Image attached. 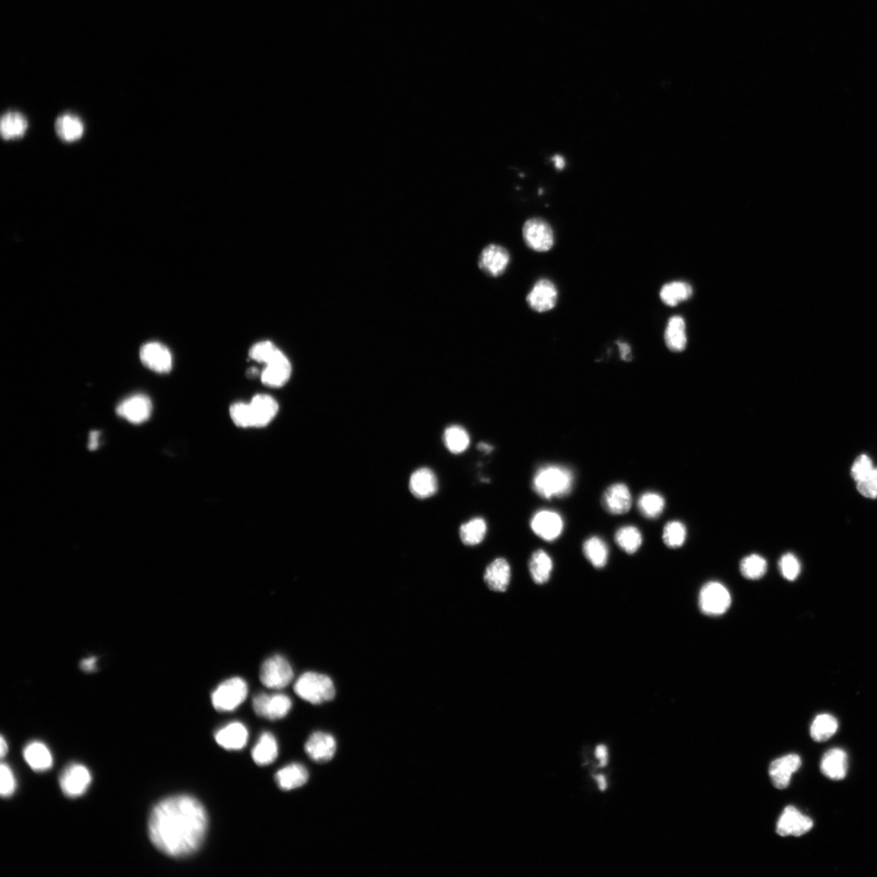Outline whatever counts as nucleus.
Wrapping results in <instances>:
<instances>
[{
    "label": "nucleus",
    "instance_id": "nucleus-53",
    "mask_svg": "<svg viewBox=\"0 0 877 877\" xmlns=\"http://www.w3.org/2000/svg\"><path fill=\"white\" fill-rule=\"evenodd\" d=\"M478 449L483 452L485 454H490L491 452L493 450V447L488 444L481 442L478 445Z\"/></svg>",
    "mask_w": 877,
    "mask_h": 877
},
{
    "label": "nucleus",
    "instance_id": "nucleus-27",
    "mask_svg": "<svg viewBox=\"0 0 877 877\" xmlns=\"http://www.w3.org/2000/svg\"><path fill=\"white\" fill-rule=\"evenodd\" d=\"M278 757V744L273 733L265 732L252 750V758L258 766L275 762Z\"/></svg>",
    "mask_w": 877,
    "mask_h": 877
},
{
    "label": "nucleus",
    "instance_id": "nucleus-4",
    "mask_svg": "<svg viewBox=\"0 0 877 877\" xmlns=\"http://www.w3.org/2000/svg\"><path fill=\"white\" fill-rule=\"evenodd\" d=\"M247 694L246 682L240 677H233L220 684L212 694V702L219 711H231L245 701Z\"/></svg>",
    "mask_w": 877,
    "mask_h": 877
},
{
    "label": "nucleus",
    "instance_id": "nucleus-26",
    "mask_svg": "<svg viewBox=\"0 0 877 877\" xmlns=\"http://www.w3.org/2000/svg\"><path fill=\"white\" fill-rule=\"evenodd\" d=\"M23 755L26 763L33 770L45 772L52 768L53 758L51 752L40 742H33L24 749Z\"/></svg>",
    "mask_w": 877,
    "mask_h": 877
},
{
    "label": "nucleus",
    "instance_id": "nucleus-31",
    "mask_svg": "<svg viewBox=\"0 0 877 877\" xmlns=\"http://www.w3.org/2000/svg\"><path fill=\"white\" fill-rule=\"evenodd\" d=\"M529 570L534 583L544 584L549 580L553 571V561L545 551L537 550L529 560Z\"/></svg>",
    "mask_w": 877,
    "mask_h": 877
},
{
    "label": "nucleus",
    "instance_id": "nucleus-28",
    "mask_svg": "<svg viewBox=\"0 0 877 877\" xmlns=\"http://www.w3.org/2000/svg\"><path fill=\"white\" fill-rule=\"evenodd\" d=\"M55 129L60 139L73 142L81 139L84 134V125L81 120L73 114L66 113L57 118Z\"/></svg>",
    "mask_w": 877,
    "mask_h": 877
},
{
    "label": "nucleus",
    "instance_id": "nucleus-35",
    "mask_svg": "<svg viewBox=\"0 0 877 877\" xmlns=\"http://www.w3.org/2000/svg\"><path fill=\"white\" fill-rule=\"evenodd\" d=\"M692 294V286L681 281L664 285L660 292L662 302L671 306H677L678 303L688 300Z\"/></svg>",
    "mask_w": 877,
    "mask_h": 877
},
{
    "label": "nucleus",
    "instance_id": "nucleus-40",
    "mask_svg": "<svg viewBox=\"0 0 877 877\" xmlns=\"http://www.w3.org/2000/svg\"><path fill=\"white\" fill-rule=\"evenodd\" d=\"M687 529L680 522L672 521L666 524L663 532L664 543L669 548H680L685 543Z\"/></svg>",
    "mask_w": 877,
    "mask_h": 877
},
{
    "label": "nucleus",
    "instance_id": "nucleus-41",
    "mask_svg": "<svg viewBox=\"0 0 877 877\" xmlns=\"http://www.w3.org/2000/svg\"><path fill=\"white\" fill-rule=\"evenodd\" d=\"M280 350L273 342L264 340L253 345L250 350L251 360L259 363H268L277 356Z\"/></svg>",
    "mask_w": 877,
    "mask_h": 877
},
{
    "label": "nucleus",
    "instance_id": "nucleus-44",
    "mask_svg": "<svg viewBox=\"0 0 877 877\" xmlns=\"http://www.w3.org/2000/svg\"><path fill=\"white\" fill-rule=\"evenodd\" d=\"M16 779L12 769L7 764L0 766V793L4 798L12 796L16 790Z\"/></svg>",
    "mask_w": 877,
    "mask_h": 877
},
{
    "label": "nucleus",
    "instance_id": "nucleus-42",
    "mask_svg": "<svg viewBox=\"0 0 877 877\" xmlns=\"http://www.w3.org/2000/svg\"><path fill=\"white\" fill-rule=\"evenodd\" d=\"M231 420L237 427L247 428H253L252 412L250 403L237 402L230 407Z\"/></svg>",
    "mask_w": 877,
    "mask_h": 877
},
{
    "label": "nucleus",
    "instance_id": "nucleus-36",
    "mask_svg": "<svg viewBox=\"0 0 877 877\" xmlns=\"http://www.w3.org/2000/svg\"><path fill=\"white\" fill-rule=\"evenodd\" d=\"M838 723L835 717L830 714H821L815 717L810 726V736L815 742H825L837 731Z\"/></svg>",
    "mask_w": 877,
    "mask_h": 877
},
{
    "label": "nucleus",
    "instance_id": "nucleus-43",
    "mask_svg": "<svg viewBox=\"0 0 877 877\" xmlns=\"http://www.w3.org/2000/svg\"><path fill=\"white\" fill-rule=\"evenodd\" d=\"M779 568L783 577L789 581H793L801 573V563L797 557L791 554L781 556Z\"/></svg>",
    "mask_w": 877,
    "mask_h": 877
},
{
    "label": "nucleus",
    "instance_id": "nucleus-13",
    "mask_svg": "<svg viewBox=\"0 0 877 877\" xmlns=\"http://www.w3.org/2000/svg\"><path fill=\"white\" fill-rule=\"evenodd\" d=\"M813 827L812 819L803 815L796 808L789 806L783 810L777 822L776 834L781 837H801L806 835Z\"/></svg>",
    "mask_w": 877,
    "mask_h": 877
},
{
    "label": "nucleus",
    "instance_id": "nucleus-47",
    "mask_svg": "<svg viewBox=\"0 0 877 877\" xmlns=\"http://www.w3.org/2000/svg\"><path fill=\"white\" fill-rule=\"evenodd\" d=\"M617 344L619 345V347L621 360L626 362H630L632 357L631 347L626 343V342H621L619 340L617 341Z\"/></svg>",
    "mask_w": 877,
    "mask_h": 877
},
{
    "label": "nucleus",
    "instance_id": "nucleus-21",
    "mask_svg": "<svg viewBox=\"0 0 877 877\" xmlns=\"http://www.w3.org/2000/svg\"><path fill=\"white\" fill-rule=\"evenodd\" d=\"M246 727L240 722H234L216 733L214 738L219 745L228 751L243 749L248 741Z\"/></svg>",
    "mask_w": 877,
    "mask_h": 877
},
{
    "label": "nucleus",
    "instance_id": "nucleus-46",
    "mask_svg": "<svg viewBox=\"0 0 877 877\" xmlns=\"http://www.w3.org/2000/svg\"><path fill=\"white\" fill-rule=\"evenodd\" d=\"M858 490L866 498H877V468L873 469V471L864 481L858 483Z\"/></svg>",
    "mask_w": 877,
    "mask_h": 877
},
{
    "label": "nucleus",
    "instance_id": "nucleus-33",
    "mask_svg": "<svg viewBox=\"0 0 877 877\" xmlns=\"http://www.w3.org/2000/svg\"><path fill=\"white\" fill-rule=\"evenodd\" d=\"M583 553L594 567L603 568L609 558V549L603 539L597 537L590 538L584 543Z\"/></svg>",
    "mask_w": 877,
    "mask_h": 877
},
{
    "label": "nucleus",
    "instance_id": "nucleus-50",
    "mask_svg": "<svg viewBox=\"0 0 877 877\" xmlns=\"http://www.w3.org/2000/svg\"><path fill=\"white\" fill-rule=\"evenodd\" d=\"M553 159V161L554 162V164H555V167L557 169L562 170L565 168L566 166L565 159L562 157L561 156H560V154H556V156H554L553 159Z\"/></svg>",
    "mask_w": 877,
    "mask_h": 877
},
{
    "label": "nucleus",
    "instance_id": "nucleus-2",
    "mask_svg": "<svg viewBox=\"0 0 877 877\" xmlns=\"http://www.w3.org/2000/svg\"><path fill=\"white\" fill-rule=\"evenodd\" d=\"M532 483L534 492L544 499L563 498L571 492L573 474L564 466L547 465L538 469Z\"/></svg>",
    "mask_w": 877,
    "mask_h": 877
},
{
    "label": "nucleus",
    "instance_id": "nucleus-38",
    "mask_svg": "<svg viewBox=\"0 0 877 877\" xmlns=\"http://www.w3.org/2000/svg\"><path fill=\"white\" fill-rule=\"evenodd\" d=\"M665 505L663 496L656 493H645L638 500V508L648 518H655L661 515Z\"/></svg>",
    "mask_w": 877,
    "mask_h": 877
},
{
    "label": "nucleus",
    "instance_id": "nucleus-37",
    "mask_svg": "<svg viewBox=\"0 0 877 877\" xmlns=\"http://www.w3.org/2000/svg\"><path fill=\"white\" fill-rule=\"evenodd\" d=\"M615 541L626 553H636L643 543V537L639 529L633 526L621 527L615 534Z\"/></svg>",
    "mask_w": 877,
    "mask_h": 877
},
{
    "label": "nucleus",
    "instance_id": "nucleus-25",
    "mask_svg": "<svg viewBox=\"0 0 877 877\" xmlns=\"http://www.w3.org/2000/svg\"><path fill=\"white\" fill-rule=\"evenodd\" d=\"M309 779L307 769L300 764L287 765L275 776V782L281 790L289 791L304 786Z\"/></svg>",
    "mask_w": 877,
    "mask_h": 877
},
{
    "label": "nucleus",
    "instance_id": "nucleus-22",
    "mask_svg": "<svg viewBox=\"0 0 877 877\" xmlns=\"http://www.w3.org/2000/svg\"><path fill=\"white\" fill-rule=\"evenodd\" d=\"M847 769V755L842 749L830 750L821 760V773L831 780L840 781L845 779Z\"/></svg>",
    "mask_w": 877,
    "mask_h": 877
},
{
    "label": "nucleus",
    "instance_id": "nucleus-54",
    "mask_svg": "<svg viewBox=\"0 0 877 877\" xmlns=\"http://www.w3.org/2000/svg\"><path fill=\"white\" fill-rule=\"evenodd\" d=\"M249 374L250 377H256L258 374V369L256 368H251L249 369Z\"/></svg>",
    "mask_w": 877,
    "mask_h": 877
},
{
    "label": "nucleus",
    "instance_id": "nucleus-18",
    "mask_svg": "<svg viewBox=\"0 0 877 877\" xmlns=\"http://www.w3.org/2000/svg\"><path fill=\"white\" fill-rule=\"evenodd\" d=\"M604 509L611 515H625L632 506V495L624 483H614L606 489L602 498Z\"/></svg>",
    "mask_w": 877,
    "mask_h": 877
},
{
    "label": "nucleus",
    "instance_id": "nucleus-20",
    "mask_svg": "<svg viewBox=\"0 0 877 877\" xmlns=\"http://www.w3.org/2000/svg\"><path fill=\"white\" fill-rule=\"evenodd\" d=\"M252 412L253 428L266 427L277 416L279 405L273 396L258 394L249 402Z\"/></svg>",
    "mask_w": 877,
    "mask_h": 877
},
{
    "label": "nucleus",
    "instance_id": "nucleus-14",
    "mask_svg": "<svg viewBox=\"0 0 877 877\" xmlns=\"http://www.w3.org/2000/svg\"><path fill=\"white\" fill-rule=\"evenodd\" d=\"M140 358L149 369L157 373H168L173 368V356L166 346L150 342L142 347Z\"/></svg>",
    "mask_w": 877,
    "mask_h": 877
},
{
    "label": "nucleus",
    "instance_id": "nucleus-6",
    "mask_svg": "<svg viewBox=\"0 0 877 877\" xmlns=\"http://www.w3.org/2000/svg\"><path fill=\"white\" fill-rule=\"evenodd\" d=\"M522 235L526 245L534 251L548 252L554 246V230L550 224L541 218L527 220L523 225Z\"/></svg>",
    "mask_w": 877,
    "mask_h": 877
},
{
    "label": "nucleus",
    "instance_id": "nucleus-30",
    "mask_svg": "<svg viewBox=\"0 0 877 877\" xmlns=\"http://www.w3.org/2000/svg\"><path fill=\"white\" fill-rule=\"evenodd\" d=\"M28 129V122L23 115L18 112L5 113L0 122V132L5 140H13L23 137Z\"/></svg>",
    "mask_w": 877,
    "mask_h": 877
},
{
    "label": "nucleus",
    "instance_id": "nucleus-34",
    "mask_svg": "<svg viewBox=\"0 0 877 877\" xmlns=\"http://www.w3.org/2000/svg\"><path fill=\"white\" fill-rule=\"evenodd\" d=\"M444 442L450 453L460 454L464 453L470 445V435L465 428L454 425L445 430Z\"/></svg>",
    "mask_w": 877,
    "mask_h": 877
},
{
    "label": "nucleus",
    "instance_id": "nucleus-10",
    "mask_svg": "<svg viewBox=\"0 0 877 877\" xmlns=\"http://www.w3.org/2000/svg\"><path fill=\"white\" fill-rule=\"evenodd\" d=\"M531 527L539 538L546 541H554L563 532L564 522L558 512L551 510H541L532 517Z\"/></svg>",
    "mask_w": 877,
    "mask_h": 877
},
{
    "label": "nucleus",
    "instance_id": "nucleus-32",
    "mask_svg": "<svg viewBox=\"0 0 877 877\" xmlns=\"http://www.w3.org/2000/svg\"><path fill=\"white\" fill-rule=\"evenodd\" d=\"M487 531V522L483 518L474 517L462 524L459 533L463 544L467 546H474L483 541L486 537Z\"/></svg>",
    "mask_w": 877,
    "mask_h": 877
},
{
    "label": "nucleus",
    "instance_id": "nucleus-39",
    "mask_svg": "<svg viewBox=\"0 0 877 877\" xmlns=\"http://www.w3.org/2000/svg\"><path fill=\"white\" fill-rule=\"evenodd\" d=\"M767 561L764 557L758 554L749 555L743 558L740 564L742 575L747 579H760L767 571Z\"/></svg>",
    "mask_w": 877,
    "mask_h": 877
},
{
    "label": "nucleus",
    "instance_id": "nucleus-9",
    "mask_svg": "<svg viewBox=\"0 0 877 877\" xmlns=\"http://www.w3.org/2000/svg\"><path fill=\"white\" fill-rule=\"evenodd\" d=\"M92 777L90 771L84 765L71 764L63 772L59 779L60 788L64 796L77 798L84 794L89 788Z\"/></svg>",
    "mask_w": 877,
    "mask_h": 877
},
{
    "label": "nucleus",
    "instance_id": "nucleus-49",
    "mask_svg": "<svg viewBox=\"0 0 877 877\" xmlns=\"http://www.w3.org/2000/svg\"><path fill=\"white\" fill-rule=\"evenodd\" d=\"M99 437H101V433L98 432L93 431L91 432L89 445H88V448H89L90 450L93 451L98 449Z\"/></svg>",
    "mask_w": 877,
    "mask_h": 877
},
{
    "label": "nucleus",
    "instance_id": "nucleus-8",
    "mask_svg": "<svg viewBox=\"0 0 877 877\" xmlns=\"http://www.w3.org/2000/svg\"><path fill=\"white\" fill-rule=\"evenodd\" d=\"M253 708L258 716L275 721L282 719L288 715L292 708V701L290 698L284 694L272 696L259 694L253 699Z\"/></svg>",
    "mask_w": 877,
    "mask_h": 877
},
{
    "label": "nucleus",
    "instance_id": "nucleus-51",
    "mask_svg": "<svg viewBox=\"0 0 877 877\" xmlns=\"http://www.w3.org/2000/svg\"><path fill=\"white\" fill-rule=\"evenodd\" d=\"M8 753V744L4 737L0 739V757L3 759Z\"/></svg>",
    "mask_w": 877,
    "mask_h": 877
},
{
    "label": "nucleus",
    "instance_id": "nucleus-5",
    "mask_svg": "<svg viewBox=\"0 0 877 877\" xmlns=\"http://www.w3.org/2000/svg\"><path fill=\"white\" fill-rule=\"evenodd\" d=\"M699 605L700 610L706 615L721 616L730 609V594L724 585L717 582L709 583L700 591Z\"/></svg>",
    "mask_w": 877,
    "mask_h": 877
},
{
    "label": "nucleus",
    "instance_id": "nucleus-12",
    "mask_svg": "<svg viewBox=\"0 0 877 877\" xmlns=\"http://www.w3.org/2000/svg\"><path fill=\"white\" fill-rule=\"evenodd\" d=\"M558 300V290L553 281L540 279L529 291L527 302L529 307L539 313L548 312L556 306Z\"/></svg>",
    "mask_w": 877,
    "mask_h": 877
},
{
    "label": "nucleus",
    "instance_id": "nucleus-48",
    "mask_svg": "<svg viewBox=\"0 0 877 877\" xmlns=\"http://www.w3.org/2000/svg\"><path fill=\"white\" fill-rule=\"evenodd\" d=\"M595 755L600 760V767H605L608 764V750L604 745L598 746Z\"/></svg>",
    "mask_w": 877,
    "mask_h": 877
},
{
    "label": "nucleus",
    "instance_id": "nucleus-15",
    "mask_svg": "<svg viewBox=\"0 0 877 877\" xmlns=\"http://www.w3.org/2000/svg\"><path fill=\"white\" fill-rule=\"evenodd\" d=\"M152 403L148 396L137 394L124 400L117 408V415L131 423L140 424L150 418Z\"/></svg>",
    "mask_w": 877,
    "mask_h": 877
},
{
    "label": "nucleus",
    "instance_id": "nucleus-17",
    "mask_svg": "<svg viewBox=\"0 0 877 877\" xmlns=\"http://www.w3.org/2000/svg\"><path fill=\"white\" fill-rule=\"evenodd\" d=\"M802 761L798 755H788L776 759L771 763L769 769L770 779L773 785L779 790H783L790 785L791 776L801 769Z\"/></svg>",
    "mask_w": 877,
    "mask_h": 877
},
{
    "label": "nucleus",
    "instance_id": "nucleus-1",
    "mask_svg": "<svg viewBox=\"0 0 877 877\" xmlns=\"http://www.w3.org/2000/svg\"><path fill=\"white\" fill-rule=\"evenodd\" d=\"M208 818L197 798L176 796L154 806L149 819V835L159 852L183 858L198 851L207 835Z\"/></svg>",
    "mask_w": 877,
    "mask_h": 877
},
{
    "label": "nucleus",
    "instance_id": "nucleus-7",
    "mask_svg": "<svg viewBox=\"0 0 877 877\" xmlns=\"http://www.w3.org/2000/svg\"><path fill=\"white\" fill-rule=\"evenodd\" d=\"M259 677L266 687L282 689L288 686L294 678V671L282 656L275 655L264 662Z\"/></svg>",
    "mask_w": 877,
    "mask_h": 877
},
{
    "label": "nucleus",
    "instance_id": "nucleus-16",
    "mask_svg": "<svg viewBox=\"0 0 877 877\" xmlns=\"http://www.w3.org/2000/svg\"><path fill=\"white\" fill-rule=\"evenodd\" d=\"M292 374V366L288 357L282 352L273 360L265 364L261 373L262 382L271 388H281L288 383Z\"/></svg>",
    "mask_w": 877,
    "mask_h": 877
},
{
    "label": "nucleus",
    "instance_id": "nucleus-29",
    "mask_svg": "<svg viewBox=\"0 0 877 877\" xmlns=\"http://www.w3.org/2000/svg\"><path fill=\"white\" fill-rule=\"evenodd\" d=\"M665 340L667 347L674 352H681L685 350L687 344L686 323L680 316L670 319L665 329Z\"/></svg>",
    "mask_w": 877,
    "mask_h": 877
},
{
    "label": "nucleus",
    "instance_id": "nucleus-45",
    "mask_svg": "<svg viewBox=\"0 0 877 877\" xmlns=\"http://www.w3.org/2000/svg\"><path fill=\"white\" fill-rule=\"evenodd\" d=\"M873 469V462L868 456H859L852 466V477L859 483L867 478Z\"/></svg>",
    "mask_w": 877,
    "mask_h": 877
},
{
    "label": "nucleus",
    "instance_id": "nucleus-23",
    "mask_svg": "<svg viewBox=\"0 0 877 877\" xmlns=\"http://www.w3.org/2000/svg\"><path fill=\"white\" fill-rule=\"evenodd\" d=\"M511 578L510 566L504 558L495 559L484 573V581L489 589L496 592H504L509 587Z\"/></svg>",
    "mask_w": 877,
    "mask_h": 877
},
{
    "label": "nucleus",
    "instance_id": "nucleus-11",
    "mask_svg": "<svg viewBox=\"0 0 877 877\" xmlns=\"http://www.w3.org/2000/svg\"><path fill=\"white\" fill-rule=\"evenodd\" d=\"M510 263V256L505 247L491 244L485 247L478 258V267L485 274L492 277L503 275Z\"/></svg>",
    "mask_w": 877,
    "mask_h": 877
},
{
    "label": "nucleus",
    "instance_id": "nucleus-24",
    "mask_svg": "<svg viewBox=\"0 0 877 877\" xmlns=\"http://www.w3.org/2000/svg\"><path fill=\"white\" fill-rule=\"evenodd\" d=\"M437 478L428 468H420L412 474L410 479L411 493L418 499H427L437 493Z\"/></svg>",
    "mask_w": 877,
    "mask_h": 877
},
{
    "label": "nucleus",
    "instance_id": "nucleus-3",
    "mask_svg": "<svg viewBox=\"0 0 877 877\" xmlns=\"http://www.w3.org/2000/svg\"><path fill=\"white\" fill-rule=\"evenodd\" d=\"M294 692L297 697L312 704L330 701L336 696L332 680L327 675L313 672H305L297 680Z\"/></svg>",
    "mask_w": 877,
    "mask_h": 877
},
{
    "label": "nucleus",
    "instance_id": "nucleus-52",
    "mask_svg": "<svg viewBox=\"0 0 877 877\" xmlns=\"http://www.w3.org/2000/svg\"><path fill=\"white\" fill-rule=\"evenodd\" d=\"M595 779H597V782H598V786H599L600 790L601 791H604L606 790V788H607V783H606V780H605V777H604V775H598V776H595Z\"/></svg>",
    "mask_w": 877,
    "mask_h": 877
},
{
    "label": "nucleus",
    "instance_id": "nucleus-19",
    "mask_svg": "<svg viewBox=\"0 0 877 877\" xmlns=\"http://www.w3.org/2000/svg\"><path fill=\"white\" fill-rule=\"evenodd\" d=\"M309 757L317 763H326L334 757L336 752L335 738L323 732L314 733L305 745Z\"/></svg>",
    "mask_w": 877,
    "mask_h": 877
}]
</instances>
